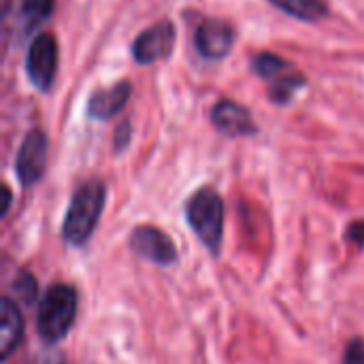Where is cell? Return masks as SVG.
<instances>
[{
    "mask_svg": "<svg viewBox=\"0 0 364 364\" xmlns=\"http://www.w3.org/2000/svg\"><path fill=\"white\" fill-rule=\"evenodd\" d=\"M47 134L38 128L30 130L19 145L15 158V173L23 188H30L41 181L47 168Z\"/></svg>",
    "mask_w": 364,
    "mask_h": 364,
    "instance_id": "8992f818",
    "label": "cell"
},
{
    "mask_svg": "<svg viewBox=\"0 0 364 364\" xmlns=\"http://www.w3.org/2000/svg\"><path fill=\"white\" fill-rule=\"evenodd\" d=\"M51 11H53V0H23L19 15H21L23 26L32 30L38 23H43L51 15Z\"/></svg>",
    "mask_w": 364,
    "mask_h": 364,
    "instance_id": "5bb4252c",
    "label": "cell"
},
{
    "mask_svg": "<svg viewBox=\"0 0 364 364\" xmlns=\"http://www.w3.org/2000/svg\"><path fill=\"white\" fill-rule=\"evenodd\" d=\"M130 247L141 258L156 262L160 267H168L177 260L175 243L168 235H164L156 226H139L130 235Z\"/></svg>",
    "mask_w": 364,
    "mask_h": 364,
    "instance_id": "ba28073f",
    "label": "cell"
},
{
    "mask_svg": "<svg viewBox=\"0 0 364 364\" xmlns=\"http://www.w3.org/2000/svg\"><path fill=\"white\" fill-rule=\"evenodd\" d=\"M211 122L220 132H224L228 136H247V134L256 132V124L252 122L250 111L228 98L220 100L213 107Z\"/></svg>",
    "mask_w": 364,
    "mask_h": 364,
    "instance_id": "30bf717a",
    "label": "cell"
},
{
    "mask_svg": "<svg viewBox=\"0 0 364 364\" xmlns=\"http://www.w3.org/2000/svg\"><path fill=\"white\" fill-rule=\"evenodd\" d=\"M271 2L286 15L303 21H316L326 13V4L322 0H271Z\"/></svg>",
    "mask_w": 364,
    "mask_h": 364,
    "instance_id": "4fadbf2b",
    "label": "cell"
},
{
    "mask_svg": "<svg viewBox=\"0 0 364 364\" xmlns=\"http://www.w3.org/2000/svg\"><path fill=\"white\" fill-rule=\"evenodd\" d=\"M130 92L132 87L128 81H117L111 87L94 92L87 102V115L92 119H111L126 107Z\"/></svg>",
    "mask_w": 364,
    "mask_h": 364,
    "instance_id": "8fae6325",
    "label": "cell"
},
{
    "mask_svg": "<svg viewBox=\"0 0 364 364\" xmlns=\"http://www.w3.org/2000/svg\"><path fill=\"white\" fill-rule=\"evenodd\" d=\"M341 364H364V341L363 339H352L343 352Z\"/></svg>",
    "mask_w": 364,
    "mask_h": 364,
    "instance_id": "9a60e30c",
    "label": "cell"
},
{
    "mask_svg": "<svg viewBox=\"0 0 364 364\" xmlns=\"http://www.w3.org/2000/svg\"><path fill=\"white\" fill-rule=\"evenodd\" d=\"M26 73L36 90L41 92L51 90L58 73V43L51 34L43 32L34 36V41L30 43L26 55Z\"/></svg>",
    "mask_w": 364,
    "mask_h": 364,
    "instance_id": "5b68a950",
    "label": "cell"
},
{
    "mask_svg": "<svg viewBox=\"0 0 364 364\" xmlns=\"http://www.w3.org/2000/svg\"><path fill=\"white\" fill-rule=\"evenodd\" d=\"M254 70L271 81V98L275 102H288L294 92L305 85V77L292 70V64L275 53H260L254 58Z\"/></svg>",
    "mask_w": 364,
    "mask_h": 364,
    "instance_id": "277c9868",
    "label": "cell"
},
{
    "mask_svg": "<svg viewBox=\"0 0 364 364\" xmlns=\"http://www.w3.org/2000/svg\"><path fill=\"white\" fill-rule=\"evenodd\" d=\"M186 218L198 241L218 256L224 239V203L211 188H200L186 205Z\"/></svg>",
    "mask_w": 364,
    "mask_h": 364,
    "instance_id": "3957f363",
    "label": "cell"
},
{
    "mask_svg": "<svg viewBox=\"0 0 364 364\" xmlns=\"http://www.w3.org/2000/svg\"><path fill=\"white\" fill-rule=\"evenodd\" d=\"M13 288H15V290L19 292V296L26 299V301H32V296L36 299V282H34L28 273H21L19 279L13 284Z\"/></svg>",
    "mask_w": 364,
    "mask_h": 364,
    "instance_id": "2e32d148",
    "label": "cell"
},
{
    "mask_svg": "<svg viewBox=\"0 0 364 364\" xmlns=\"http://www.w3.org/2000/svg\"><path fill=\"white\" fill-rule=\"evenodd\" d=\"M105 200L107 186L100 179H90L77 188L62 222V237L68 245L79 247L90 241L102 215Z\"/></svg>",
    "mask_w": 364,
    "mask_h": 364,
    "instance_id": "6da1fadb",
    "label": "cell"
},
{
    "mask_svg": "<svg viewBox=\"0 0 364 364\" xmlns=\"http://www.w3.org/2000/svg\"><path fill=\"white\" fill-rule=\"evenodd\" d=\"M75 318H77L75 288L66 284H55L45 292V296L38 303V311H36L38 335L45 341L55 343L70 333Z\"/></svg>",
    "mask_w": 364,
    "mask_h": 364,
    "instance_id": "7a4b0ae2",
    "label": "cell"
},
{
    "mask_svg": "<svg viewBox=\"0 0 364 364\" xmlns=\"http://www.w3.org/2000/svg\"><path fill=\"white\" fill-rule=\"evenodd\" d=\"M196 49L207 60H222L235 45V30L228 21L205 19L194 34Z\"/></svg>",
    "mask_w": 364,
    "mask_h": 364,
    "instance_id": "9c48e42d",
    "label": "cell"
},
{
    "mask_svg": "<svg viewBox=\"0 0 364 364\" xmlns=\"http://www.w3.org/2000/svg\"><path fill=\"white\" fill-rule=\"evenodd\" d=\"M173 45H175V26L171 21H158L134 38L132 55L139 64H151L168 58Z\"/></svg>",
    "mask_w": 364,
    "mask_h": 364,
    "instance_id": "52a82bcc",
    "label": "cell"
},
{
    "mask_svg": "<svg viewBox=\"0 0 364 364\" xmlns=\"http://www.w3.org/2000/svg\"><path fill=\"white\" fill-rule=\"evenodd\" d=\"M23 337V318L17 303L11 296H4L0 303V354L6 360Z\"/></svg>",
    "mask_w": 364,
    "mask_h": 364,
    "instance_id": "7c38bea8",
    "label": "cell"
},
{
    "mask_svg": "<svg viewBox=\"0 0 364 364\" xmlns=\"http://www.w3.org/2000/svg\"><path fill=\"white\" fill-rule=\"evenodd\" d=\"M348 239H350L356 247L364 250V220L363 222H354V224L350 226V230H348Z\"/></svg>",
    "mask_w": 364,
    "mask_h": 364,
    "instance_id": "e0dca14e",
    "label": "cell"
},
{
    "mask_svg": "<svg viewBox=\"0 0 364 364\" xmlns=\"http://www.w3.org/2000/svg\"><path fill=\"white\" fill-rule=\"evenodd\" d=\"M128 141H130V124L124 122L115 132V151H122L128 145Z\"/></svg>",
    "mask_w": 364,
    "mask_h": 364,
    "instance_id": "ac0fdd59",
    "label": "cell"
}]
</instances>
